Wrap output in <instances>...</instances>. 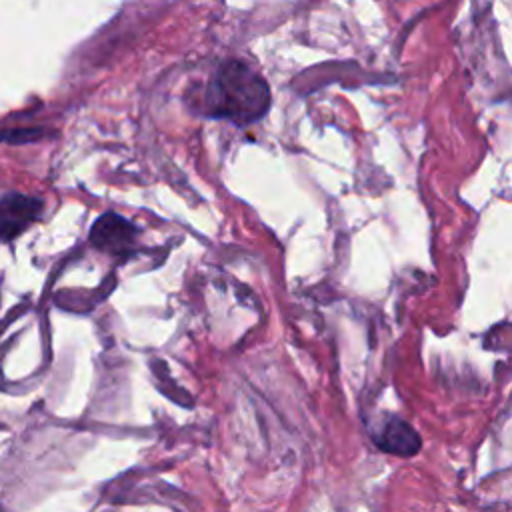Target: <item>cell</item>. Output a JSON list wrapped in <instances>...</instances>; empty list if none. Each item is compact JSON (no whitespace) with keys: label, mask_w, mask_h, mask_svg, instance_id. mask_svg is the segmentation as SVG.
Wrapping results in <instances>:
<instances>
[{"label":"cell","mask_w":512,"mask_h":512,"mask_svg":"<svg viewBox=\"0 0 512 512\" xmlns=\"http://www.w3.org/2000/svg\"><path fill=\"white\" fill-rule=\"evenodd\" d=\"M268 82L250 64L230 58L218 66L202 94V110L210 118H226L238 126L260 120L270 108Z\"/></svg>","instance_id":"cell-1"},{"label":"cell","mask_w":512,"mask_h":512,"mask_svg":"<svg viewBox=\"0 0 512 512\" xmlns=\"http://www.w3.org/2000/svg\"><path fill=\"white\" fill-rule=\"evenodd\" d=\"M42 212V200L10 192L0 198V240H12L26 230Z\"/></svg>","instance_id":"cell-2"},{"label":"cell","mask_w":512,"mask_h":512,"mask_svg":"<svg viewBox=\"0 0 512 512\" xmlns=\"http://www.w3.org/2000/svg\"><path fill=\"white\" fill-rule=\"evenodd\" d=\"M136 228L126 218L106 212L90 228V242L102 252H126L136 238Z\"/></svg>","instance_id":"cell-3"},{"label":"cell","mask_w":512,"mask_h":512,"mask_svg":"<svg viewBox=\"0 0 512 512\" xmlns=\"http://www.w3.org/2000/svg\"><path fill=\"white\" fill-rule=\"evenodd\" d=\"M374 440L380 450L394 456H412L420 450L422 444L418 432L408 422L396 416L384 424L380 436H376Z\"/></svg>","instance_id":"cell-4"}]
</instances>
